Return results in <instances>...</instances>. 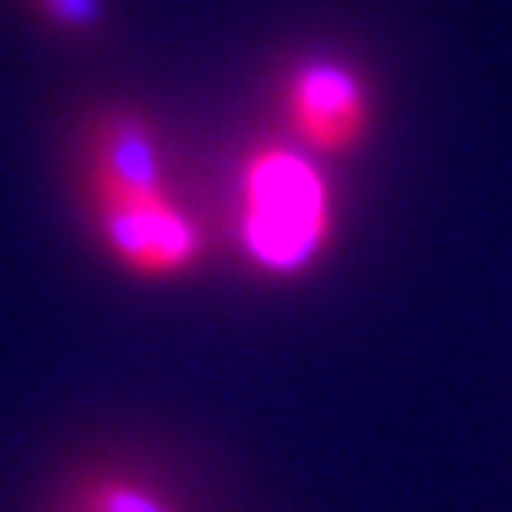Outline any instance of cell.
I'll list each match as a JSON object with an SVG mask.
<instances>
[{
	"mask_svg": "<svg viewBox=\"0 0 512 512\" xmlns=\"http://www.w3.org/2000/svg\"><path fill=\"white\" fill-rule=\"evenodd\" d=\"M86 197H158L167 188V158L154 124L133 107H99L86 116L82 137Z\"/></svg>",
	"mask_w": 512,
	"mask_h": 512,
	"instance_id": "cell-4",
	"label": "cell"
},
{
	"mask_svg": "<svg viewBox=\"0 0 512 512\" xmlns=\"http://www.w3.org/2000/svg\"><path fill=\"white\" fill-rule=\"evenodd\" d=\"M99 244L133 278H184L201 265L205 235L175 192L158 197H86Z\"/></svg>",
	"mask_w": 512,
	"mask_h": 512,
	"instance_id": "cell-3",
	"label": "cell"
},
{
	"mask_svg": "<svg viewBox=\"0 0 512 512\" xmlns=\"http://www.w3.org/2000/svg\"><path fill=\"white\" fill-rule=\"evenodd\" d=\"M52 512H64V508H60V504H56V508H52Z\"/></svg>",
	"mask_w": 512,
	"mask_h": 512,
	"instance_id": "cell-7",
	"label": "cell"
},
{
	"mask_svg": "<svg viewBox=\"0 0 512 512\" xmlns=\"http://www.w3.org/2000/svg\"><path fill=\"white\" fill-rule=\"evenodd\" d=\"M30 9L60 30H77V35H94L99 26H107L103 0H30Z\"/></svg>",
	"mask_w": 512,
	"mask_h": 512,
	"instance_id": "cell-6",
	"label": "cell"
},
{
	"mask_svg": "<svg viewBox=\"0 0 512 512\" xmlns=\"http://www.w3.org/2000/svg\"><path fill=\"white\" fill-rule=\"evenodd\" d=\"M282 116L299 150L350 158L372 141L376 94L350 60L308 56L282 77Z\"/></svg>",
	"mask_w": 512,
	"mask_h": 512,
	"instance_id": "cell-2",
	"label": "cell"
},
{
	"mask_svg": "<svg viewBox=\"0 0 512 512\" xmlns=\"http://www.w3.org/2000/svg\"><path fill=\"white\" fill-rule=\"evenodd\" d=\"M235 231L261 274L299 278L338 239L329 175L299 146H256L239 167Z\"/></svg>",
	"mask_w": 512,
	"mask_h": 512,
	"instance_id": "cell-1",
	"label": "cell"
},
{
	"mask_svg": "<svg viewBox=\"0 0 512 512\" xmlns=\"http://www.w3.org/2000/svg\"><path fill=\"white\" fill-rule=\"evenodd\" d=\"M64 512H180V504L146 478L116 470V466H90L64 478L60 500Z\"/></svg>",
	"mask_w": 512,
	"mask_h": 512,
	"instance_id": "cell-5",
	"label": "cell"
}]
</instances>
